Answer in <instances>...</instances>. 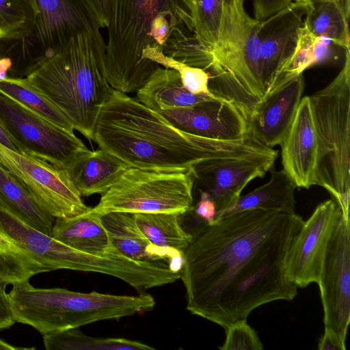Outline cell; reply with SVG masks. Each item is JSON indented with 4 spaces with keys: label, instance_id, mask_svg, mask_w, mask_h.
Wrapping results in <instances>:
<instances>
[{
    "label": "cell",
    "instance_id": "60d3db41",
    "mask_svg": "<svg viewBox=\"0 0 350 350\" xmlns=\"http://www.w3.org/2000/svg\"><path fill=\"white\" fill-rule=\"evenodd\" d=\"M0 144L5 147L18 151L16 146L14 145L12 138L4 129L3 126L0 122Z\"/></svg>",
    "mask_w": 350,
    "mask_h": 350
},
{
    "label": "cell",
    "instance_id": "ee69618b",
    "mask_svg": "<svg viewBox=\"0 0 350 350\" xmlns=\"http://www.w3.org/2000/svg\"><path fill=\"white\" fill-rule=\"evenodd\" d=\"M290 1L292 2V1H304L306 0H290Z\"/></svg>",
    "mask_w": 350,
    "mask_h": 350
},
{
    "label": "cell",
    "instance_id": "7bdbcfd3",
    "mask_svg": "<svg viewBox=\"0 0 350 350\" xmlns=\"http://www.w3.org/2000/svg\"><path fill=\"white\" fill-rule=\"evenodd\" d=\"M17 350V349H29V348H23L14 347L0 339V350Z\"/></svg>",
    "mask_w": 350,
    "mask_h": 350
},
{
    "label": "cell",
    "instance_id": "8fae6325",
    "mask_svg": "<svg viewBox=\"0 0 350 350\" xmlns=\"http://www.w3.org/2000/svg\"><path fill=\"white\" fill-rule=\"evenodd\" d=\"M0 122L18 152L66 170L89 150L74 133L42 118L0 93Z\"/></svg>",
    "mask_w": 350,
    "mask_h": 350
},
{
    "label": "cell",
    "instance_id": "5b68a950",
    "mask_svg": "<svg viewBox=\"0 0 350 350\" xmlns=\"http://www.w3.org/2000/svg\"><path fill=\"white\" fill-rule=\"evenodd\" d=\"M244 0H226L217 40L206 70L208 88L216 97L232 104L247 123L268 96L262 75L259 29L260 21L244 8Z\"/></svg>",
    "mask_w": 350,
    "mask_h": 350
},
{
    "label": "cell",
    "instance_id": "8992f818",
    "mask_svg": "<svg viewBox=\"0 0 350 350\" xmlns=\"http://www.w3.org/2000/svg\"><path fill=\"white\" fill-rule=\"evenodd\" d=\"M12 285L8 296L15 321L30 325L42 334L117 320L150 311L155 306L154 297L144 293L119 295L42 288L33 286L29 280Z\"/></svg>",
    "mask_w": 350,
    "mask_h": 350
},
{
    "label": "cell",
    "instance_id": "4316f807",
    "mask_svg": "<svg viewBox=\"0 0 350 350\" xmlns=\"http://www.w3.org/2000/svg\"><path fill=\"white\" fill-rule=\"evenodd\" d=\"M135 222L146 238L154 246L184 254L193 234L186 231L178 213H133Z\"/></svg>",
    "mask_w": 350,
    "mask_h": 350
},
{
    "label": "cell",
    "instance_id": "e0dca14e",
    "mask_svg": "<svg viewBox=\"0 0 350 350\" xmlns=\"http://www.w3.org/2000/svg\"><path fill=\"white\" fill-rule=\"evenodd\" d=\"M159 112L173 126L196 136L234 140L248 132L247 123L230 103L219 98L185 107H174Z\"/></svg>",
    "mask_w": 350,
    "mask_h": 350
},
{
    "label": "cell",
    "instance_id": "ab89813d",
    "mask_svg": "<svg viewBox=\"0 0 350 350\" xmlns=\"http://www.w3.org/2000/svg\"><path fill=\"white\" fill-rule=\"evenodd\" d=\"M94 13L101 28L107 25L108 0H85Z\"/></svg>",
    "mask_w": 350,
    "mask_h": 350
},
{
    "label": "cell",
    "instance_id": "d6a6232c",
    "mask_svg": "<svg viewBox=\"0 0 350 350\" xmlns=\"http://www.w3.org/2000/svg\"><path fill=\"white\" fill-rule=\"evenodd\" d=\"M314 37L304 25L293 53L287 61L283 70L284 77L301 75L313 66V46Z\"/></svg>",
    "mask_w": 350,
    "mask_h": 350
},
{
    "label": "cell",
    "instance_id": "30bf717a",
    "mask_svg": "<svg viewBox=\"0 0 350 350\" xmlns=\"http://www.w3.org/2000/svg\"><path fill=\"white\" fill-rule=\"evenodd\" d=\"M193 186L192 168L163 172L129 167L92 209L100 215L111 212L182 215L193 206Z\"/></svg>",
    "mask_w": 350,
    "mask_h": 350
},
{
    "label": "cell",
    "instance_id": "cb8c5ba5",
    "mask_svg": "<svg viewBox=\"0 0 350 350\" xmlns=\"http://www.w3.org/2000/svg\"><path fill=\"white\" fill-rule=\"evenodd\" d=\"M304 26L316 37L327 38L349 50L350 0H306Z\"/></svg>",
    "mask_w": 350,
    "mask_h": 350
},
{
    "label": "cell",
    "instance_id": "7402d4cb",
    "mask_svg": "<svg viewBox=\"0 0 350 350\" xmlns=\"http://www.w3.org/2000/svg\"><path fill=\"white\" fill-rule=\"evenodd\" d=\"M49 235L64 245L90 254L118 252L110 241L101 215L92 208L71 217L55 218Z\"/></svg>",
    "mask_w": 350,
    "mask_h": 350
},
{
    "label": "cell",
    "instance_id": "9c48e42d",
    "mask_svg": "<svg viewBox=\"0 0 350 350\" xmlns=\"http://www.w3.org/2000/svg\"><path fill=\"white\" fill-rule=\"evenodd\" d=\"M37 12L30 34L23 40L0 45V59L9 58L11 77H25L43 59L63 49L81 32L101 29L85 0H29Z\"/></svg>",
    "mask_w": 350,
    "mask_h": 350
},
{
    "label": "cell",
    "instance_id": "d590c367",
    "mask_svg": "<svg viewBox=\"0 0 350 350\" xmlns=\"http://www.w3.org/2000/svg\"><path fill=\"white\" fill-rule=\"evenodd\" d=\"M254 18L263 21L288 5L290 0H252Z\"/></svg>",
    "mask_w": 350,
    "mask_h": 350
},
{
    "label": "cell",
    "instance_id": "ffe728a7",
    "mask_svg": "<svg viewBox=\"0 0 350 350\" xmlns=\"http://www.w3.org/2000/svg\"><path fill=\"white\" fill-rule=\"evenodd\" d=\"M101 217L112 245L120 253L138 261L166 262L180 271L183 254L152 245L138 228L133 213L111 212Z\"/></svg>",
    "mask_w": 350,
    "mask_h": 350
},
{
    "label": "cell",
    "instance_id": "5bb4252c",
    "mask_svg": "<svg viewBox=\"0 0 350 350\" xmlns=\"http://www.w3.org/2000/svg\"><path fill=\"white\" fill-rule=\"evenodd\" d=\"M278 153L250 157H223L202 161L192 167L200 198L212 200L217 213L230 206L253 179L273 168Z\"/></svg>",
    "mask_w": 350,
    "mask_h": 350
},
{
    "label": "cell",
    "instance_id": "83f0119b",
    "mask_svg": "<svg viewBox=\"0 0 350 350\" xmlns=\"http://www.w3.org/2000/svg\"><path fill=\"white\" fill-rule=\"evenodd\" d=\"M0 93L14 100L57 126L74 133V127L63 111L25 77H7L0 80Z\"/></svg>",
    "mask_w": 350,
    "mask_h": 350
},
{
    "label": "cell",
    "instance_id": "9a60e30c",
    "mask_svg": "<svg viewBox=\"0 0 350 350\" xmlns=\"http://www.w3.org/2000/svg\"><path fill=\"white\" fill-rule=\"evenodd\" d=\"M336 202L319 204L293 241L286 261V273L297 288L317 283L327 248L338 220L342 215Z\"/></svg>",
    "mask_w": 350,
    "mask_h": 350
},
{
    "label": "cell",
    "instance_id": "d6986e66",
    "mask_svg": "<svg viewBox=\"0 0 350 350\" xmlns=\"http://www.w3.org/2000/svg\"><path fill=\"white\" fill-rule=\"evenodd\" d=\"M283 170L296 187L313 185L317 160V138L309 96L301 98L282 142Z\"/></svg>",
    "mask_w": 350,
    "mask_h": 350
},
{
    "label": "cell",
    "instance_id": "f35d334b",
    "mask_svg": "<svg viewBox=\"0 0 350 350\" xmlns=\"http://www.w3.org/2000/svg\"><path fill=\"white\" fill-rule=\"evenodd\" d=\"M318 349L319 350H345V342L334 332L325 329L324 334L321 337Z\"/></svg>",
    "mask_w": 350,
    "mask_h": 350
},
{
    "label": "cell",
    "instance_id": "e575fe53",
    "mask_svg": "<svg viewBox=\"0 0 350 350\" xmlns=\"http://www.w3.org/2000/svg\"><path fill=\"white\" fill-rule=\"evenodd\" d=\"M346 51H347L327 38L315 36L313 46V66L335 64L340 59L341 54Z\"/></svg>",
    "mask_w": 350,
    "mask_h": 350
},
{
    "label": "cell",
    "instance_id": "2e32d148",
    "mask_svg": "<svg viewBox=\"0 0 350 350\" xmlns=\"http://www.w3.org/2000/svg\"><path fill=\"white\" fill-rule=\"evenodd\" d=\"M304 14V2L292 1L260 21L258 36L261 69L268 96L285 79L284 68L297 45Z\"/></svg>",
    "mask_w": 350,
    "mask_h": 350
},
{
    "label": "cell",
    "instance_id": "7c38bea8",
    "mask_svg": "<svg viewBox=\"0 0 350 350\" xmlns=\"http://www.w3.org/2000/svg\"><path fill=\"white\" fill-rule=\"evenodd\" d=\"M0 164L19 179L51 216L71 217L89 209L66 171L0 144Z\"/></svg>",
    "mask_w": 350,
    "mask_h": 350
},
{
    "label": "cell",
    "instance_id": "ac0fdd59",
    "mask_svg": "<svg viewBox=\"0 0 350 350\" xmlns=\"http://www.w3.org/2000/svg\"><path fill=\"white\" fill-rule=\"evenodd\" d=\"M303 75L285 78L257 107L247 121V129L264 146L280 144L301 100Z\"/></svg>",
    "mask_w": 350,
    "mask_h": 350
},
{
    "label": "cell",
    "instance_id": "603a6c76",
    "mask_svg": "<svg viewBox=\"0 0 350 350\" xmlns=\"http://www.w3.org/2000/svg\"><path fill=\"white\" fill-rule=\"evenodd\" d=\"M136 98L150 109L159 111L168 108L191 107L217 97L191 93L183 85L176 70L160 67L137 92Z\"/></svg>",
    "mask_w": 350,
    "mask_h": 350
},
{
    "label": "cell",
    "instance_id": "7a4b0ae2",
    "mask_svg": "<svg viewBox=\"0 0 350 350\" xmlns=\"http://www.w3.org/2000/svg\"><path fill=\"white\" fill-rule=\"evenodd\" d=\"M93 141L129 167L163 172L187 171L211 159L250 157L269 152L249 131L234 140L185 133L137 98L115 90L100 110Z\"/></svg>",
    "mask_w": 350,
    "mask_h": 350
},
{
    "label": "cell",
    "instance_id": "1f68e13d",
    "mask_svg": "<svg viewBox=\"0 0 350 350\" xmlns=\"http://www.w3.org/2000/svg\"><path fill=\"white\" fill-rule=\"evenodd\" d=\"M156 62L161 66L176 70L183 85L191 93L215 96L208 88L210 75L207 70L188 66L165 55L159 57Z\"/></svg>",
    "mask_w": 350,
    "mask_h": 350
},
{
    "label": "cell",
    "instance_id": "d4e9b609",
    "mask_svg": "<svg viewBox=\"0 0 350 350\" xmlns=\"http://www.w3.org/2000/svg\"><path fill=\"white\" fill-rule=\"evenodd\" d=\"M269 171V181L246 195L240 196L230 206L217 213L215 221L234 213L253 208L295 213L296 186L283 170L276 171L272 168Z\"/></svg>",
    "mask_w": 350,
    "mask_h": 350
},
{
    "label": "cell",
    "instance_id": "4fadbf2b",
    "mask_svg": "<svg viewBox=\"0 0 350 350\" xmlns=\"http://www.w3.org/2000/svg\"><path fill=\"white\" fill-rule=\"evenodd\" d=\"M317 283L325 329L345 342L350 322V221L342 215L328 243Z\"/></svg>",
    "mask_w": 350,
    "mask_h": 350
},
{
    "label": "cell",
    "instance_id": "b9f144b4",
    "mask_svg": "<svg viewBox=\"0 0 350 350\" xmlns=\"http://www.w3.org/2000/svg\"><path fill=\"white\" fill-rule=\"evenodd\" d=\"M11 66L12 63L9 58L2 57L0 59V80L8 77V72Z\"/></svg>",
    "mask_w": 350,
    "mask_h": 350
},
{
    "label": "cell",
    "instance_id": "f546056e",
    "mask_svg": "<svg viewBox=\"0 0 350 350\" xmlns=\"http://www.w3.org/2000/svg\"><path fill=\"white\" fill-rule=\"evenodd\" d=\"M36 16V10L29 0H0V45L27 38Z\"/></svg>",
    "mask_w": 350,
    "mask_h": 350
},
{
    "label": "cell",
    "instance_id": "484cf974",
    "mask_svg": "<svg viewBox=\"0 0 350 350\" xmlns=\"http://www.w3.org/2000/svg\"><path fill=\"white\" fill-rule=\"evenodd\" d=\"M0 202L33 228L50 234L55 218L40 206L23 183L1 164Z\"/></svg>",
    "mask_w": 350,
    "mask_h": 350
},
{
    "label": "cell",
    "instance_id": "4dcf8cb0",
    "mask_svg": "<svg viewBox=\"0 0 350 350\" xmlns=\"http://www.w3.org/2000/svg\"><path fill=\"white\" fill-rule=\"evenodd\" d=\"M226 0H190L192 25L198 42L211 52L219 31Z\"/></svg>",
    "mask_w": 350,
    "mask_h": 350
},
{
    "label": "cell",
    "instance_id": "6da1fadb",
    "mask_svg": "<svg viewBox=\"0 0 350 350\" xmlns=\"http://www.w3.org/2000/svg\"><path fill=\"white\" fill-rule=\"evenodd\" d=\"M304 221L295 213L253 208L200 222L180 269L187 310L226 329L262 305L293 299L297 286L286 261Z\"/></svg>",
    "mask_w": 350,
    "mask_h": 350
},
{
    "label": "cell",
    "instance_id": "52a82bcc",
    "mask_svg": "<svg viewBox=\"0 0 350 350\" xmlns=\"http://www.w3.org/2000/svg\"><path fill=\"white\" fill-rule=\"evenodd\" d=\"M317 138L313 185L325 189L349 218L350 55L332 81L309 96Z\"/></svg>",
    "mask_w": 350,
    "mask_h": 350
},
{
    "label": "cell",
    "instance_id": "3957f363",
    "mask_svg": "<svg viewBox=\"0 0 350 350\" xmlns=\"http://www.w3.org/2000/svg\"><path fill=\"white\" fill-rule=\"evenodd\" d=\"M105 69L111 87L137 92L160 67L169 37L193 31L190 0H108Z\"/></svg>",
    "mask_w": 350,
    "mask_h": 350
},
{
    "label": "cell",
    "instance_id": "f1b7e54d",
    "mask_svg": "<svg viewBox=\"0 0 350 350\" xmlns=\"http://www.w3.org/2000/svg\"><path fill=\"white\" fill-rule=\"evenodd\" d=\"M48 350H154L143 342L123 338H96L85 335L79 328L43 334Z\"/></svg>",
    "mask_w": 350,
    "mask_h": 350
},
{
    "label": "cell",
    "instance_id": "836d02e7",
    "mask_svg": "<svg viewBox=\"0 0 350 350\" xmlns=\"http://www.w3.org/2000/svg\"><path fill=\"white\" fill-rule=\"evenodd\" d=\"M247 319L240 320L228 326L226 340L219 349L221 350H262V343L256 331L247 323Z\"/></svg>",
    "mask_w": 350,
    "mask_h": 350
},
{
    "label": "cell",
    "instance_id": "ba28073f",
    "mask_svg": "<svg viewBox=\"0 0 350 350\" xmlns=\"http://www.w3.org/2000/svg\"><path fill=\"white\" fill-rule=\"evenodd\" d=\"M91 262L90 254L33 228L0 202V282L14 284L57 269L86 271Z\"/></svg>",
    "mask_w": 350,
    "mask_h": 350
},
{
    "label": "cell",
    "instance_id": "74e56055",
    "mask_svg": "<svg viewBox=\"0 0 350 350\" xmlns=\"http://www.w3.org/2000/svg\"><path fill=\"white\" fill-rule=\"evenodd\" d=\"M6 284L0 282V331L9 328L16 323L8 293L5 292Z\"/></svg>",
    "mask_w": 350,
    "mask_h": 350
},
{
    "label": "cell",
    "instance_id": "8d00e7d4",
    "mask_svg": "<svg viewBox=\"0 0 350 350\" xmlns=\"http://www.w3.org/2000/svg\"><path fill=\"white\" fill-rule=\"evenodd\" d=\"M192 210L200 222L206 224H212L215 219L217 213L214 202L207 198H200L196 206H193Z\"/></svg>",
    "mask_w": 350,
    "mask_h": 350
},
{
    "label": "cell",
    "instance_id": "44dd1931",
    "mask_svg": "<svg viewBox=\"0 0 350 350\" xmlns=\"http://www.w3.org/2000/svg\"><path fill=\"white\" fill-rule=\"evenodd\" d=\"M129 166L122 161L99 148L79 155L65 170L82 196L106 192Z\"/></svg>",
    "mask_w": 350,
    "mask_h": 350
},
{
    "label": "cell",
    "instance_id": "277c9868",
    "mask_svg": "<svg viewBox=\"0 0 350 350\" xmlns=\"http://www.w3.org/2000/svg\"><path fill=\"white\" fill-rule=\"evenodd\" d=\"M105 46L100 29L81 32L25 77L63 111L75 130L92 141L100 110L114 90L107 77Z\"/></svg>",
    "mask_w": 350,
    "mask_h": 350
}]
</instances>
